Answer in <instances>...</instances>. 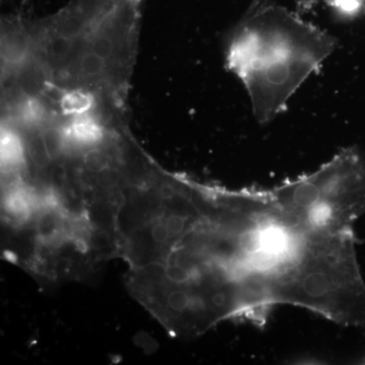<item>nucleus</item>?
<instances>
[{
  "label": "nucleus",
  "instance_id": "f257e3e1",
  "mask_svg": "<svg viewBox=\"0 0 365 365\" xmlns=\"http://www.w3.org/2000/svg\"><path fill=\"white\" fill-rule=\"evenodd\" d=\"M335 48L326 31L285 7L258 0L232 31L227 62L248 93L257 121L267 124L287 109Z\"/></svg>",
  "mask_w": 365,
  "mask_h": 365
}]
</instances>
